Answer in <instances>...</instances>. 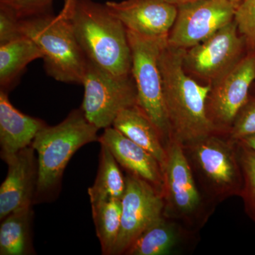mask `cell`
<instances>
[{
	"mask_svg": "<svg viewBox=\"0 0 255 255\" xmlns=\"http://www.w3.org/2000/svg\"><path fill=\"white\" fill-rule=\"evenodd\" d=\"M184 52L185 49L173 48L167 43L159 58L172 138L182 144L218 133L206 111L211 85L198 82L186 72Z\"/></svg>",
	"mask_w": 255,
	"mask_h": 255,
	"instance_id": "1",
	"label": "cell"
},
{
	"mask_svg": "<svg viewBox=\"0 0 255 255\" xmlns=\"http://www.w3.org/2000/svg\"><path fill=\"white\" fill-rule=\"evenodd\" d=\"M99 129L81 110L72 111L58 125H46L32 142L38 161V182L34 204L55 201L61 190L64 172L75 152L98 141Z\"/></svg>",
	"mask_w": 255,
	"mask_h": 255,
	"instance_id": "2",
	"label": "cell"
},
{
	"mask_svg": "<svg viewBox=\"0 0 255 255\" xmlns=\"http://www.w3.org/2000/svg\"><path fill=\"white\" fill-rule=\"evenodd\" d=\"M71 18L87 60L114 76H131V49L127 28L105 4L78 0Z\"/></svg>",
	"mask_w": 255,
	"mask_h": 255,
	"instance_id": "3",
	"label": "cell"
},
{
	"mask_svg": "<svg viewBox=\"0 0 255 255\" xmlns=\"http://www.w3.org/2000/svg\"><path fill=\"white\" fill-rule=\"evenodd\" d=\"M78 0H64L58 14H46L20 19L23 36L31 38L43 54L49 76L65 83L81 84L87 58L75 36L72 14Z\"/></svg>",
	"mask_w": 255,
	"mask_h": 255,
	"instance_id": "4",
	"label": "cell"
},
{
	"mask_svg": "<svg viewBox=\"0 0 255 255\" xmlns=\"http://www.w3.org/2000/svg\"><path fill=\"white\" fill-rule=\"evenodd\" d=\"M182 146L198 185L211 203L217 206L241 196L243 177L237 142L213 133Z\"/></svg>",
	"mask_w": 255,
	"mask_h": 255,
	"instance_id": "5",
	"label": "cell"
},
{
	"mask_svg": "<svg viewBox=\"0 0 255 255\" xmlns=\"http://www.w3.org/2000/svg\"><path fill=\"white\" fill-rule=\"evenodd\" d=\"M163 171L164 216L199 232L214 214L216 206L204 196L183 149L175 139L167 146Z\"/></svg>",
	"mask_w": 255,
	"mask_h": 255,
	"instance_id": "6",
	"label": "cell"
},
{
	"mask_svg": "<svg viewBox=\"0 0 255 255\" xmlns=\"http://www.w3.org/2000/svg\"><path fill=\"white\" fill-rule=\"evenodd\" d=\"M132 55L131 75L137 91V107L153 124L166 147L172 138L165 106L159 58L167 38L127 31Z\"/></svg>",
	"mask_w": 255,
	"mask_h": 255,
	"instance_id": "7",
	"label": "cell"
},
{
	"mask_svg": "<svg viewBox=\"0 0 255 255\" xmlns=\"http://www.w3.org/2000/svg\"><path fill=\"white\" fill-rule=\"evenodd\" d=\"M82 85L81 110L99 130L112 127L122 111L137 105V91L132 75L119 78L87 60Z\"/></svg>",
	"mask_w": 255,
	"mask_h": 255,
	"instance_id": "8",
	"label": "cell"
},
{
	"mask_svg": "<svg viewBox=\"0 0 255 255\" xmlns=\"http://www.w3.org/2000/svg\"><path fill=\"white\" fill-rule=\"evenodd\" d=\"M255 80V50L211 84L206 102L210 122L218 133L228 135L235 119L250 97Z\"/></svg>",
	"mask_w": 255,
	"mask_h": 255,
	"instance_id": "9",
	"label": "cell"
},
{
	"mask_svg": "<svg viewBox=\"0 0 255 255\" xmlns=\"http://www.w3.org/2000/svg\"><path fill=\"white\" fill-rule=\"evenodd\" d=\"M246 44L233 21L206 41L185 50L184 69L192 78L211 85L241 59Z\"/></svg>",
	"mask_w": 255,
	"mask_h": 255,
	"instance_id": "10",
	"label": "cell"
},
{
	"mask_svg": "<svg viewBox=\"0 0 255 255\" xmlns=\"http://www.w3.org/2000/svg\"><path fill=\"white\" fill-rule=\"evenodd\" d=\"M236 8L230 0H199L177 6L167 44L187 50L206 41L234 21Z\"/></svg>",
	"mask_w": 255,
	"mask_h": 255,
	"instance_id": "11",
	"label": "cell"
},
{
	"mask_svg": "<svg viewBox=\"0 0 255 255\" xmlns=\"http://www.w3.org/2000/svg\"><path fill=\"white\" fill-rule=\"evenodd\" d=\"M122 199V226L112 255H124L140 235L164 216L162 194L143 179L127 173Z\"/></svg>",
	"mask_w": 255,
	"mask_h": 255,
	"instance_id": "12",
	"label": "cell"
},
{
	"mask_svg": "<svg viewBox=\"0 0 255 255\" xmlns=\"http://www.w3.org/2000/svg\"><path fill=\"white\" fill-rule=\"evenodd\" d=\"M127 31L150 37L168 38L177 6L164 0H124L105 3Z\"/></svg>",
	"mask_w": 255,
	"mask_h": 255,
	"instance_id": "13",
	"label": "cell"
},
{
	"mask_svg": "<svg viewBox=\"0 0 255 255\" xmlns=\"http://www.w3.org/2000/svg\"><path fill=\"white\" fill-rule=\"evenodd\" d=\"M6 177L0 187V220L16 210L34 205L38 161L32 145L22 149L5 161Z\"/></svg>",
	"mask_w": 255,
	"mask_h": 255,
	"instance_id": "14",
	"label": "cell"
},
{
	"mask_svg": "<svg viewBox=\"0 0 255 255\" xmlns=\"http://www.w3.org/2000/svg\"><path fill=\"white\" fill-rule=\"evenodd\" d=\"M198 241L199 232L163 216L145 230L124 255H181L195 248Z\"/></svg>",
	"mask_w": 255,
	"mask_h": 255,
	"instance_id": "15",
	"label": "cell"
},
{
	"mask_svg": "<svg viewBox=\"0 0 255 255\" xmlns=\"http://www.w3.org/2000/svg\"><path fill=\"white\" fill-rule=\"evenodd\" d=\"M98 142L104 144L127 173L143 179L162 194L163 171L157 159L113 127L105 128Z\"/></svg>",
	"mask_w": 255,
	"mask_h": 255,
	"instance_id": "16",
	"label": "cell"
},
{
	"mask_svg": "<svg viewBox=\"0 0 255 255\" xmlns=\"http://www.w3.org/2000/svg\"><path fill=\"white\" fill-rule=\"evenodd\" d=\"M46 125L41 119L15 108L10 102L8 92L0 91V157L4 162L31 146L37 133Z\"/></svg>",
	"mask_w": 255,
	"mask_h": 255,
	"instance_id": "17",
	"label": "cell"
},
{
	"mask_svg": "<svg viewBox=\"0 0 255 255\" xmlns=\"http://www.w3.org/2000/svg\"><path fill=\"white\" fill-rule=\"evenodd\" d=\"M112 127L150 152L163 167L167 159V147L155 126L137 105L122 111Z\"/></svg>",
	"mask_w": 255,
	"mask_h": 255,
	"instance_id": "18",
	"label": "cell"
},
{
	"mask_svg": "<svg viewBox=\"0 0 255 255\" xmlns=\"http://www.w3.org/2000/svg\"><path fill=\"white\" fill-rule=\"evenodd\" d=\"M33 206L13 211L1 220L0 255H36L32 239Z\"/></svg>",
	"mask_w": 255,
	"mask_h": 255,
	"instance_id": "19",
	"label": "cell"
},
{
	"mask_svg": "<svg viewBox=\"0 0 255 255\" xmlns=\"http://www.w3.org/2000/svg\"><path fill=\"white\" fill-rule=\"evenodd\" d=\"M39 47L31 38L23 36L0 45V86L9 92L27 65L33 60L43 59Z\"/></svg>",
	"mask_w": 255,
	"mask_h": 255,
	"instance_id": "20",
	"label": "cell"
},
{
	"mask_svg": "<svg viewBox=\"0 0 255 255\" xmlns=\"http://www.w3.org/2000/svg\"><path fill=\"white\" fill-rule=\"evenodd\" d=\"M97 177L87 193L91 204L107 199L122 200L127 183L121 166L107 146L100 144Z\"/></svg>",
	"mask_w": 255,
	"mask_h": 255,
	"instance_id": "21",
	"label": "cell"
},
{
	"mask_svg": "<svg viewBox=\"0 0 255 255\" xmlns=\"http://www.w3.org/2000/svg\"><path fill=\"white\" fill-rule=\"evenodd\" d=\"M91 204L92 219L102 255H112L122 226V200L107 199Z\"/></svg>",
	"mask_w": 255,
	"mask_h": 255,
	"instance_id": "22",
	"label": "cell"
},
{
	"mask_svg": "<svg viewBox=\"0 0 255 255\" xmlns=\"http://www.w3.org/2000/svg\"><path fill=\"white\" fill-rule=\"evenodd\" d=\"M236 142L243 177L240 197L243 199L246 214L255 223V151Z\"/></svg>",
	"mask_w": 255,
	"mask_h": 255,
	"instance_id": "23",
	"label": "cell"
},
{
	"mask_svg": "<svg viewBox=\"0 0 255 255\" xmlns=\"http://www.w3.org/2000/svg\"><path fill=\"white\" fill-rule=\"evenodd\" d=\"M234 21L247 46L255 50V0H244L238 5Z\"/></svg>",
	"mask_w": 255,
	"mask_h": 255,
	"instance_id": "24",
	"label": "cell"
},
{
	"mask_svg": "<svg viewBox=\"0 0 255 255\" xmlns=\"http://www.w3.org/2000/svg\"><path fill=\"white\" fill-rule=\"evenodd\" d=\"M253 134H255V96H250L235 119L228 136L238 141Z\"/></svg>",
	"mask_w": 255,
	"mask_h": 255,
	"instance_id": "25",
	"label": "cell"
},
{
	"mask_svg": "<svg viewBox=\"0 0 255 255\" xmlns=\"http://www.w3.org/2000/svg\"><path fill=\"white\" fill-rule=\"evenodd\" d=\"M23 36L20 29V18L10 6L0 2V45Z\"/></svg>",
	"mask_w": 255,
	"mask_h": 255,
	"instance_id": "26",
	"label": "cell"
},
{
	"mask_svg": "<svg viewBox=\"0 0 255 255\" xmlns=\"http://www.w3.org/2000/svg\"><path fill=\"white\" fill-rule=\"evenodd\" d=\"M53 0H0L10 6L21 18L50 14Z\"/></svg>",
	"mask_w": 255,
	"mask_h": 255,
	"instance_id": "27",
	"label": "cell"
},
{
	"mask_svg": "<svg viewBox=\"0 0 255 255\" xmlns=\"http://www.w3.org/2000/svg\"><path fill=\"white\" fill-rule=\"evenodd\" d=\"M238 141L255 151V134L248 135Z\"/></svg>",
	"mask_w": 255,
	"mask_h": 255,
	"instance_id": "28",
	"label": "cell"
},
{
	"mask_svg": "<svg viewBox=\"0 0 255 255\" xmlns=\"http://www.w3.org/2000/svg\"><path fill=\"white\" fill-rule=\"evenodd\" d=\"M169 4H173L174 6H179L180 5L189 4V3L194 2V1H199V0H164Z\"/></svg>",
	"mask_w": 255,
	"mask_h": 255,
	"instance_id": "29",
	"label": "cell"
},
{
	"mask_svg": "<svg viewBox=\"0 0 255 255\" xmlns=\"http://www.w3.org/2000/svg\"><path fill=\"white\" fill-rule=\"evenodd\" d=\"M230 1H231V2L233 3V4L236 5V7H237L238 5L241 4V3L243 2V1H244V0H230Z\"/></svg>",
	"mask_w": 255,
	"mask_h": 255,
	"instance_id": "30",
	"label": "cell"
}]
</instances>
